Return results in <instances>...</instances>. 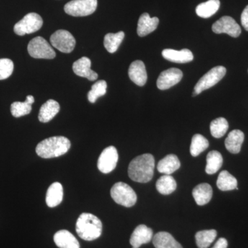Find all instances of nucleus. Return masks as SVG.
<instances>
[{
    "mask_svg": "<svg viewBox=\"0 0 248 248\" xmlns=\"http://www.w3.org/2000/svg\"><path fill=\"white\" fill-rule=\"evenodd\" d=\"M155 161L151 154H143L132 160L128 166L129 177L138 183L151 182L154 176Z\"/></svg>",
    "mask_w": 248,
    "mask_h": 248,
    "instance_id": "1",
    "label": "nucleus"
},
{
    "mask_svg": "<svg viewBox=\"0 0 248 248\" xmlns=\"http://www.w3.org/2000/svg\"><path fill=\"white\" fill-rule=\"evenodd\" d=\"M163 57L166 60L174 63H185L193 60V54L189 49H182V50L166 48L162 51Z\"/></svg>",
    "mask_w": 248,
    "mask_h": 248,
    "instance_id": "16",
    "label": "nucleus"
},
{
    "mask_svg": "<svg viewBox=\"0 0 248 248\" xmlns=\"http://www.w3.org/2000/svg\"><path fill=\"white\" fill-rule=\"evenodd\" d=\"M217 235L215 230H206L197 232L195 234L196 244L199 248H208L215 239Z\"/></svg>",
    "mask_w": 248,
    "mask_h": 248,
    "instance_id": "31",
    "label": "nucleus"
},
{
    "mask_svg": "<svg viewBox=\"0 0 248 248\" xmlns=\"http://www.w3.org/2000/svg\"><path fill=\"white\" fill-rule=\"evenodd\" d=\"M219 7V0H208L199 4L196 8V13L201 17L209 18L216 14Z\"/></svg>",
    "mask_w": 248,
    "mask_h": 248,
    "instance_id": "28",
    "label": "nucleus"
},
{
    "mask_svg": "<svg viewBox=\"0 0 248 248\" xmlns=\"http://www.w3.org/2000/svg\"><path fill=\"white\" fill-rule=\"evenodd\" d=\"M217 34L226 33L232 37H238L241 32V27L232 17L223 16L217 20L212 27Z\"/></svg>",
    "mask_w": 248,
    "mask_h": 248,
    "instance_id": "11",
    "label": "nucleus"
},
{
    "mask_svg": "<svg viewBox=\"0 0 248 248\" xmlns=\"http://www.w3.org/2000/svg\"><path fill=\"white\" fill-rule=\"evenodd\" d=\"M14 63L10 59H0V80L6 79L12 75Z\"/></svg>",
    "mask_w": 248,
    "mask_h": 248,
    "instance_id": "35",
    "label": "nucleus"
},
{
    "mask_svg": "<svg viewBox=\"0 0 248 248\" xmlns=\"http://www.w3.org/2000/svg\"><path fill=\"white\" fill-rule=\"evenodd\" d=\"M97 0H72L64 6V11L73 17L90 16L96 11Z\"/></svg>",
    "mask_w": 248,
    "mask_h": 248,
    "instance_id": "6",
    "label": "nucleus"
},
{
    "mask_svg": "<svg viewBox=\"0 0 248 248\" xmlns=\"http://www.w3.org/2000/svg\"><path fill=\"white\" fill-rule=\"evenodd\" d=\"M54 241L60 248H79V241L69 231L62 230L54 235Z\"/></svg>",
    "mask_w": 248,
    "mask_h": 248,
    "instance_id": "18",
    "label": "nucleus"
},
{
    "mask_svg": "<svg viewBox=\"0 0 248 248\" xmlns=\"http://www.w3.org/2000/svg\"><path fill=\"white\" fill-rule=\"evenodd\" d=\"M177 182L174 177L169 174H164L156 183V190L161 195H169L177 189Z\"/></svg>",
    "mask_w": 248,
    "mask_h": 248,
    "instance_id": "25",
    "label": "nucleus"
},
{
    "mask_svg": "<svg viewBox=\"0 0 248 248\" xmlns=\"http://www.w3.org/2000/svg\"><path fill=\"white\" fill-rule=\"evenodd\" d=\"M63 186L59 182H55L49 186L46 197V202L50 208H55L63 200Z\"/></svg>",
    "mask_w": 248,
    "mask_h": 248,
    "instance_id": "20",
    "label": "nucleus"
},
{
    "mask_svg": "<svg viewBox=\"0 0 248 248\" xmlns=\"http://www.w3.org/2000/svg\"><path fill=\"white\" fill-rule=\"evenodd\" d=\"M226 74V68L224 66H218L212 68L199 80L195 85L192 96L195 97L203 91L213 87L219 82Z\"/></svg>",
    "mask_w": 248,
    "mask_h": 248,
    "instance_id": "5",
    "label": "nucleus"
},
{
    "mask_svg": "<svg viewBox=\"0 0 248 248\" xmlns=\"http://www.w3.org/2000/svg\"><path fill=\"white\" fill-rule=\"evenodd\" d=\"M207 164L205 172L208 174H214L221 169L223 165V157L219 152L213 151L207 155Z\"/></svg>",
    "mask_w": 248,
    "mask_h": 248,
    "instance_id": "29",
    "label": "nucleus"
},
{
    "mask_svg": "<svg viewBox=\"0 0 248 248\" xmlns=\"http://www.w3.org/2000/svg\"><path fill=\"white\" fill-rule=\"evenodd\" d=\"M43 25V19L40 15L30 13L15 25L14 32L19 36L31 34L40 30Z\"/></svg>",
    "mask_w": 248,
    "mask_h": 248,
    "instance_id": "8",
    "label": "nucleus"
},
{
    "mask_svg": "<svg viewBox=\"0 0 248 248\" xmlns=\"http://www.w3.org/2000/svg\"><path fill=\"white\" fill-rule=\"evenodd\" d=\"M210 133L214 138H221L226 135L229 128L228 121L223 117H218L210 124Z\"/></svg>",
    "mask_w": 248,
    "mask_h": 248,
    "instance_id": "33",
    "label": "nucleus"
},
{
    "mask_svg": "<svg viewBox=\"0 0 248 248\" xmlns=\"http://www.w3.org/2000/svg\"><path fill=\"white\" fill-rule=\"evenodd\" d=\"M50 44L55 48L64 53L74 50L76 41L71 32L66 30H58L50 36Z\"/></svg>",
    "mask_w": 248,
    "mask_h": 248,
    "instance_id": "9",
    "label": "nucleus"
},
{
    "mask_svg": "<svg viewBox=\"0 0 248 248\" xmlns=\"http://www.w3.org/2000/svg\"><path fill=\"white\" fill-rule=\"evenodd\" d=\"M107 84L104 80H99L94 83L91 88V91L88 93V99L90 102L94 104L98 98L105 95L107 93Z\"/></svg>",
    "mask_w": 248,
    "mask_h": 248,
    "instance_id": "34",
    "label": "nucleus"
},
{
    "mask_svg": "<svg viewBox=\"0 0 248 248\" xmlns=\"http://www.w3.org/2000/svg\"><path fill=\"white\" fill-rule=\"evenodd\" d=\"M110 195L116 203L126 208L133 206L138 200V197L133 189L124 182L117 183L112 186Z\"/></svg>",
    "mask_w": 248,
    "mask_h": 248,
    "instance_id": "4",
    "label": "nucleus"
},
{
    "mask_svg": "<svg viewBox=\"0 0 248 248\" xmlns=\"http://www.w3.org/2000/svg\"><path fill=\"white\" fill-rule=\"evenodd\" d=\"M153 243L155 248H183L176 239L167 232H160L153 236Z\"/></svg>",
    "mask_w": 248,
    "mask_h": 248,
    "instance_id": "24",
    "label": "nucleus"
},
{
    "mask_svg": "<svg viewBox=\"0 0 248 248\" xmlns=\"http://www.w3.org/2000/svg\"><path fill=\"white\" fill-rule=\"evenodd\" d=\"M35 102L33 96H27L24 102H16L11 104V114L15 117L29 115L32 110V104Z\"/></svg>",
    "mask_w": 248,
    "mask_h": 248,
    "instance_id": "26",
    "label": "nucleus"
},
{
    "mask_svg": "<svg viewBox=\"0 0 248 248\" xmlns=\"http://www.w3.org/2000/svg\"><path fill=\"white\" fill-rule=\"evenodd\" d=\"M213 188L210 184L203 183L196 186L192 190V196L198 205H206L213 197Z\"/></svg>",
    "mask_w": 248,
    "mask_h": 248,
    "instance_id": "19",
    "label": "nucleus"
},
{
    "mask_svg": "<svg viewBox=\"0 0 248 248\" xmlns=\"http://www.w3.org/2000/svg\"><path fill=\"white\" fill-rule=\"evenodd\" d=\"M180 161L175 155L170 154L160 160L157 165V170L160 173L171 175L172 173L179 169Z\"/></svg>",
    "mask_w": 248,
    "mask_h": 248,
    "instance_id": "23",
    "label": "nucleus"
},
{
    "mask_svg": "<svg viewBox=\"0 0 248 248\" xmlns=\"http://www.w3.org/2000/svg\"><path fill=\"white\" fill-rule=\"evenodd\" d=\"M182 78L183 73L181 70L176 68H169L159 75L156 81V86L158 89L162 91L169 89L174 85L177 84Z\"/></svg>",
    "mask_w": 248,
    "mask_h": 248,
    "instance_id": "12",
    "label": "nucleus"
},
{
    "mask_svg": "<svg viewBox=\"0 0 248 248\" xmlns=\"http://www.w3.org/2000/svg\"><path fill=\"white\" fill-rule=\"evenodd\" d=\"M71 146V141L68 139L62 136L52 137L37 144L36 153L44 159H51L66 154Z\"/></svg>",
    "mask_w": 248,
    "mask_h": 248,
    "instance_id": "2",
    "label": "nucleus"
},
{
    "mask_svg": "<svg viewBox=\"0 0 248 248\" xmlns=\"http://www.w3.org/2000/svg\"><path fill=\"white\" fill-rule=\"evenodd\" d=\"M91 60L83 57L73 63V70L77 76L86 78L89 81H95L98 78V74L91 70Z\"/></svg>",
    "mask_w": 248,
    "mask_h": 248,
    "instance_id": "14",
    "label": "nucleus"
},
{
    "mask_svg": "<svg viewBox=\"0 0 248 248\" xmlns=\"http://www.w3.org/2000/svg\"><path fill=\"white\" fill-rule=\"evenodd\" d=\"M124 37L125 34L123 31H120L117 33L107 34L104 37V47L109 53H115L124 40Z\"/></svg>",
    "mask_w": 248,
    "mask_h": 248,
    "instance_id": "30",
    "label": "nucleus"
},
{
    "mask_svg": "<svg viewBox=\"0 0 248 248\" xmlns=\"http://www.w3.org/2000/svg\"><path fill=\"white\" fill-rule=\"evenodd\" d=\"M28 52L32 58L52 60L56 57L55 50L42 37H36L29 42Z\"/></svg>",
    "mask_w": 248,
    "mask_h": 248,
    "instance_id": "7",
    "label": "nucleus"
},
{
    "mask_svg": "<svg viewBox=\"0 0 248 248\" xmlns=\"http://www.w3.org/2000/svg\"><path fill=\"white\" fill-rule=\"evenodd\" d=\"M241 24L246 31H248V5L245 8L241 17Z\"/></svg>",
    "mask_w": 248,
    "mask_h": 248,
    "instance_id": "36",
    "label": "nucleus"
},
{
    "mask_svg": "<svg viewBox=\"0 0 248 248\" xmlns=\"http://www.w3.org/2000/svg\"><path fill=\"white\" fill-rule=\"evenodd\" d=\"M76 232L81 239L91 241L102 235V223L91 213H82L76 223Z\"/></svg>",
    "mask_w": 248,
    "mask_h": 248,
    "instance_id": "3",
    "label": "nucleus"
},
{
    "mask_svg": "<svg viewBox=\"0 0 248 248\" xmlns=\"http://www.w3.org/2000/svg\"><path fill=\"white\" fill-rule=\"evenodd\" d=\"M209 147V141L206 138L200 134H196L192 137L190 145V154L192 156H197L203 153Z\"/></svg>",
    "mask_w": 248,
    "mask_h": 248,
    "instance_id": "32",
    "label": "nucleus"
},
{
    "mask_svg": "<svg viewBox=\"0 0 248 248\" xmlns=\"http://www.w3.org/2000/svg\"><path fill=\"white\" fill-rule=\"evenodd\" d=\"M244 138V133L241 130H232L228 134L225 141L226 149L232 154H238L241 151Z\"/></svg>",
    "mask_w": 248,
    "mask_h": 248,
    "instance_id": "21",
    "label": "nucleus"
},
{
    "mask_svg": "<svg viewBox=\"0 0 248 248\" xmlns=\"http://www.w3.org/2000/svg\"><path fill=\"white\" fill-rule=\"evenodd\" d=\"M60 110L59 103L53 99H49L41 107L38 116L39 120L42 123H47L53 120Z\"/></svg>",
    "mask_w": 248,
    "mask_h": 248,
    "instance_id": "22",
    "label": "nucleus"
},
{
    "mask_svg": "<svg viewBox=\"0 0 248 248\" xmlns=\"http://www.w3.org/2000/svg\"><path fill=\"white\" fill-rule=\"evenodd\" d=\"M130 79L139 86L146 84L148 76L144 63L141 60H136L130 64L128 69Z\"/></svg>",
    "mask_w": 248,
    "mask_h": 248,
    "instance_id": "15",
    "label": "nucleus"
},
{
    "mask_svg": "<svg viewBox=\"0 0 248 248\" xmlns=\"http://www.w3.org/2000/svg\"><path fill=\"white\" fill-rule=\"evenodd\" d=\"M118 159V153L115 147H107L102 151L98 159V169L104 174H108L115 169Z\"/></svg>",
    "mask_w": 248,
    "mask_h": 248,
    "instance_id": "10",
    "label": "nucleus"
},
{
    "mask_svg": "<svg viewBox=\"0 0 248 248\" xmlns=\"http://www.w3.org/2000/svg\"><path fill=\"white\" fill-rule=\"evenodd\" d=\"M153 238V230L145 225H140L135 228L130 236V245L133 248H140L142 245L149 243Z\"/></svg>",
    "mask_w": 248,
    "mask_h": 248,
    "instance_id": "13",
    "label": "nucleus"
},
{
    "mask_svg": "<svg viewBox=\"0 0 248 248\" xmlns=\"http://www.w3.org/2000/svg\"><path fill=\"white\" fill-rule=\"evenodd\" d=\"M228 246V241L225 238H220L213 248H227Z\"/></svg>",
    "mask_w": 248,
    "mask_h": 248,
    "instance_id": "37",
    "label": "nucleus"
},
{
    "mask_svg": "<svg viewBox=\"0 0 248 248\" xmlns=\"http://www.w3.org/2000/svg\"><path fill=\"white\" fill-rule=\"evenodd\" d=\"M236 178L227 170L221 171L217 179V187L222 191L238 190Z\"/></svg>",
    "mask_w": 248,
    "mask_h": 248,
    "instance_id": "27",
    "label": "nucleus"
},
{
    "mask_svg": "<svg viewBox=\"0 0 248 248\" xmlns=\"http://www.w3.org/2000/svg\"><path fill=\"white\" fill-rule=\"evenodd\" d=\"M158 17H151L149 14L145 13L140 16L138 24V34L140 37H145L156 30L159 25Z\"/></svg>",
    "mask_w": 248,
    "mask_h": 248,
    "instance_id": "17",
    "label": "nucleus"
}]
</instances>
